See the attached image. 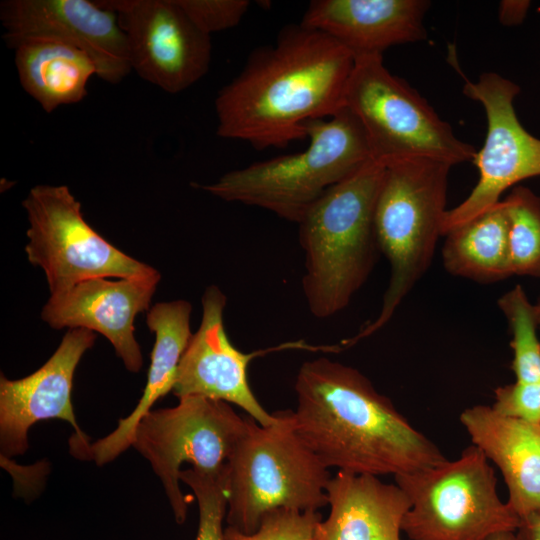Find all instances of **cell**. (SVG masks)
I'll list each match as a JSON object with an SVG mask.
<instances>
[{
	"label": "cell",
	"instance_id": "6da1fadb",
	"mask_svg": "<svg viewBox=\"0 0 540 540\" xmlns=\"http://www.w3.org/2000/svg\"><path fill=\"white\" fill-rule=\"evenodd\" d=\"M355 58L324 32L284 27L276 42L254 50L215 99L218 136L258 150L307 138L305 123L346 107Z\"/></svg>",
	"mask_w": 540,
	"mask_h": 540
},
{
	"label": "cell",
	"instance_id": "7a4b0ae2",
	"mask_svg": "<svg viewBox=\"0 0 540 540\" xmlns=\"http://www.w3.org/2000/svg\"><path fill=\"white\" fill-rule=\"evenodd\" d=\"M295 429L329 469L394 476L447 460L359 370L328 358L303 363Z\"/></svg>",
	"mask_w": 540,
	"mask_h": 540
},
{
	"label": "cell",
	"instance_id": "3957f363",
	"mask_svg": "<svg viewBox=\"0 0 540 540\" xmlns=\"http://www.w3.org/2000/svg\"><path fill=\"white\" fill-rule=\"evenodd\" d=\"M385 166L369 160L332 186L298 223L305 256L301 286L310 313L343 311L370 276L378 253L374 213Z\"/></svg>",
	"mask_w": 540,
	"mask_h": 540
},
{
	"label": "cell",
	"instance_id": "277c9868",
	"mask_svg": "<svg viewBox=\"0 0 540 540\" xmlns=\"http://www.w3.org/2000/svg\"><path fill=\"white\" fill-rule=\"evenodd\" d=\"M305 129L309 144L302 152L252 163L195 186L298 224L332 186L371 160L365 130L347 107L329 120L307 121Z\"/></svg>",
	"mask_w": 540,
	"mask_h": 540
},
{
	"label": "cell",
	"instance_id": "5b68a950",
	"mask_svg": "<svg viewBox=\"0 0 540 540\" xmlns=\"http://www.w3.org/2000/svg\"><path fill=\"white\" fill-rule=\"evenodd\" d=\"M451 167L423 157L385 166L374 226L390 266L389 282L377 317L342 345L351 346L382 329L430 266L442 236Z\"/></svg>",
	"mask_w": 540,
	"mask_h": 540
},
{
	"label": "cell",
	"instance_id": "8992f818",
	"mask_svg": "<svg viewBox=\"0 0 540 540\" xmlns=\"http://www.w3.org/2000/svg\"><path fill=\"white\" fill-rule=\"evenodd\" d=\"M262 426L246 416L247 428L227 462L228 526L252 534L276 509L318 511L328 504L329 469L298 435L293 411Z\"/></svg>",
	"mask_w": 540,
	"mask_h": 540
},
{
	"label": "cell",
	"instance_id": "52a82bcc",
	"mask_svg": "<svg viewBox=\"0 0 540 540\" xmlns=\"http://www.w3.org/2000/svg\"><path fill=\"white\" fill-rule=\"evenodd\" d=\"M394 478L410 501L402 522L410 540H489L520 524L498 494L490 461L474 445L455 460Z\"/></svg>",
	"mask_w": 540,
	"mask_h": 540
},
{
	"label": "cell",
	"instance_id": "ba28073f",
	"mask_svg": "<svg viewBox=\"0 0 540 540\" xmlns=\"http://www.w3.org/2000/svg\"><path fill=\"white\" fill-rule=\"evenodd\" d=\"M345 105L365 130L371 159L384 166L421 157L453 166L476 155L415 89L389 72L383 55L355 58Z\"/></svg>",
	"mask_w": 540,
	"mask_h": 540
},
{
	"label": "cell",
	"instance_id": "9c48e42d",
	"mask_svg": "<svg viewBox=\"0 0 540 540\" xmlns=\"http://www.w3.org/2000/svg\"><path fill=\"white\" fill-rule=\"evenodd\" d=\"M22 206L29 223L25 252L29 262L44 271L51 295L89 279L159 273L98 234L86 222L81 203L65 185H36Z\"/></svg>",
	"mask_w": 540,
	"mask_h": 540
},
{
	"label": "cell",
	"instance_id": "30bf717a",
	"mask_svg": "<svg viewBox=\"0 0 540 540\" xmlns=\"http://www.w3.org/2000/svg\"><path fill=\"white\" fill-rule=\"evenodd\" d=\"M246 428V417L229 403L202 396L181 397L175 407L150 410L140 419L132 446L159 477L178 524L186 520L190 503L179 485L181 465L221 471Z\"/></svg>",
	"mask_w": 540,
	"mask_h": 540
},
{
	"label": "cell",
	"instance_id": "8fae6325",
	"mask_svg": "<svg viewBox=\"0 0 540 540\" xmlns=\"http://www.w3.org/2000/svg\"><path fill=\"white\" fill-rule=\"evenodd\" d=\"M463 93L482 104L487 133L472 161L479 171L478 181L459 205L446 211L442 236L496 205L508 188L540 176V139L522 126L514 109L520 87L497 73L487 72L476 82L466 80Z\"/></svg>",
	"mask_w": 540,
	"mask_h": 540
},
{
	"label": "cell",
	"instance_id": "7c38bea8",
	"mask_svg": "<svg viewBox=\"0 0 540 540\" xmlns=\"http://www.w3.org/2000/svg\"><path fill=\"white\" fill-rule=\"evenodd\" d=\"M114 11L129 46L132 70L177 94L209 70L211 36L199 30L177 0H96Z\"/></svg>",
	"mask_w": 540,
	"mask_h": 540
},
{
	"label": "cell",
	"instance_id": "4fadbf2b",
	"mask_svg": "<svg viewBox=\"0 0 540 540\" xmlns=\"http://www.w3.org/2000/svg\"><path fill=\"white\" fill-rule=\"evenodd\" d=\"M96 333L84 328L69 329L53 355L37 371L18 379L0 377V447L5 456L22 455L28 449V431L38 421L61 419L75 434L70 451L79 459L91 460L88 436L75 418L71 401L73 376Z\"/></svg>",
	"mask_w": 540,
	"mask_h": 540
},
{
	"label": "cell",
	"instance_id": "5bb4252c",
	"mask_svg": "<svg viewBox=\"0 0 540 540\" xmlns=\"http://www.w3.org/2000/svg\"><path fill=\"white\" fill-rule=\"evenodd\" d=\"M4 40L50 37L88 54L97 77L119 84L132 70L128 41L117 14L96 0H5L0 4Z\"/></svg>",
	"mask_w": 540,
	"mask_h": 540
},
{
	"label": "cell",
	"instance_id": "9a60e30c",
	"mask_svg": "<svg viewBox=\"0 0 540 540\" xmlns=\"http://www.w3.org/2000/svg\"><path fill=\"white\" fill-rule=\"evenodd\" d=\"M202 318L181 358L173 393L178 397L202 396L232 403L242 408L262 426L277 422V413H268L251 390L247 377L250 361L259 355L283 348H308L303 342L244 353L233 346L224 328L227 298L216 285L202 296Z\"/></svg>",
	"mask_w": 540,
	"mask_h": 540
},
{
	"label": "cell",
	"instance_id": "2e32d148",
	"mask_svg": "<svg viewBox=\"0 0 540 540\" xmlns=\"http://www.w3.org/2000/svg\"><path fill=\"white\" fill-rule=\"evenodd\" d=\"M160 273L148 277L94 278L50 298L41 318L50 327L84 328L105 336L130 372L143 365L135 338L134 320L149 305L160 281Z\"/></svg>",
	"mask_w": 540,
	"mask_h": 540
},
{
	"label": "cell",
	"instance_id": "e0dca14e",
	"mask_svg": "<svg viewBox=\"0 0 540 540\" xmlns=\"http://www.w3.org/2000/svg\"><path fill=\"white\" fill-rule=\"evenodd\" d=\"M430 5L427 0H313L300 23L331 36L354 58L383 55L391 46L426 38Z\"/></svg>",
	"mask_w": 540,
	"mask_h": 540
},
{
	"label": "cell",
	"instance_id": "ac0fdd59",
	"mask_svg": "<svg viewBox=\"0 0 540 540\" xmlns=\"http://www.w3.org/2000/svg\"><path fill=\"white\" fill-rule=\"evenodd\" d=\"M472 445L500 470L508 505L522 519L540 512V424L475 405L460 414Z\"/></svg>",
	"mask_w": 540,
	"mask_h": 540
},
{
	"label": "cell",
	"instance_id": "d6986e66",
	"mask_svg": "<svg viewBox=\"0 0 540 540\" xmlns=\"http://www.w3.org/2000/svg\"><path fill=\"white\" fill-rule=\"evenodd\" d=\"M326 493L330 513L316 525L314 540H401L410 501L396 483L338 471Z\"/></svg>",
	"mask_w": 540,
	"mask_h": 540
},
{
	"label": "cell",
	"instance_id": "ffe728a7",
	"mask_svg": "<svg viewBox=\"0 0 540 540\" xmlns=\"http://www.w3.org/2000/svg\"><path fill=\"white\" fill-rule=\"evenodd\" d=\"M192 306L186 300L159 302L147 313L146 323L155 335L146 386L135 409L118 422L114 431L91 444L90 458L97 465L111 462L132 446L140 419L153 404L173 390L178 366L193 335Z\"/></svg>",
	"mask_w": 540,
	"mask_h": 540
},
{
	"label": "cell",
	"instance_id": "44dd1931",
	"mask_svg": "<svg viewBox=\"0 0 540 540\" xmlns=\"http://www.w3.org/2000/svg\"><path fill=\"white\" fill-rule=\"evenodd\" d=\"M15 51L21 86L46 113L82 101L97 67L76 46L50 37H26L6 42Z\"/></svg>",
	"mask_w": 540,
	"mask_h": 540
},
{
	"label": "cell",
	"instance_id": "7402d4cb",
	"mask_svg": "<svg viewBox=\"0 0 540 540\" xmlns=\"http://www.w3.org/2000/svg\"><path fill=\"white\" fill-rule=\"evenodd\" d=\"M509 220L503 200L445 236L443 264L452 275L480 283L512 276L508 243Z\"/></svg>",
	"mask_w": 540,
	"mask_h": 540
},
{
	"label": "cell",
	"instance_id": "603a6c76",
	"mask_svg": "<svg viewBox=\"0 0 540 540\" xmlns=\"http://www.w3.org/2000/svg\"><path fill=\"white\" fill-rule=\"evenodd\" d=\"M503 201L509 220L511 274L540 278V197L516 186Z\"/></svg>",
	"mask_w": 540,
	"mask_h": 540
},
{
	"label": "cell",
	"instance_id": "cb8c5ba5",
	"mask_svg": "<svg viewBox=\"0 0 540 540\" xmlns=\"http://www.w3.org/2000/svg\"><path fill=\"white\" fill-rule=\"evenodd\" d=\"M512 334V371L517 382H540V341L537 335L538 322L535 305L524 289L517 285L498 300Z\"/></svg>",
	"mask_w": 540,
	"mask_h": 540
},
{
	"label": "cell",
	"instance_id": "d4e9b609",
	"mask_svg": "<svg viewBox=\"0 0 540 540\" xmlns=\"http://www.w3.org/2000/svg\"><path fill=\"white\" fill-rule=\"evenodd\" d=\"M179 478L193 490L198 502L195 540H225L222 523L228 503V465L217 473H204L191 467L181 470Z\"/></svg>",
	"mask_w": 540,
	"mask_h": 540
},
{
	"label": "cell",
	"instance_id": "484cf974",
	"mask_svg": "<svg viewBox=\"0 0 540 540\" xmlns=\"http://www.w3.org/2000/svg\"><path fill=\"white\" fill-rule=\"evenodd\" d=\"M322 520L318 511L280 508L267 513L252 534H243L228 526L225 540H314L316 525Z\"/></svg>",
	"mask_w": 540,
	"mask_h": 540
},
{
	"label": "cell",
	"instance_id": "4316f807",
	"mask_svg": "<svg viewBox=\"0 0 540 540\" xmlns=\"http://www.w3.org/2000/svg\"><path fill=\"white\" fill-rule=\"evenodd\" d=\"M193 24L203 33L237 26L250 7L248 0H177Z\"/></svg>",
	"mask_w": 540,
	"mask_h": 540
},
{
	"label": "cell",
	"instance_id": "83f0119b",
	"mask_svg": "<svg viewBox=\"0 0 540 540\" xmlns=\"http://www.w3.org/2000/svg\"><path fill=\"white\" fill-rule=\"evenodd\" d=\"M493 409L507 417L540 424V382L498 387L494 392Z\"/></svg>",
	"mask_w": 540,
	"mask_h": 540
},
{
	"label": "cell",
	"instance_id": "f1b7e54d",
	"mask_svg": "<svg viewBox=\"0 0 540 540\" xmlns=\"http://www.w3.org/2000/svg\"><path fill=\"white\" fill-rule=\"evenodd\" d=\"M528 6L527 1H502L499 8L500 22L505 25L518 24L526 15Z\"/></svg>",
	"mask_w": 540,
	"mask_h": 540
},
{
	"label": "cell",
	"instance_id": "f546056e",
	"mask_svg": "<svg viewBox=\"0 0 540 540\" xmlns=\"http://www.w3.org/2000/svg\"><path fill=\"white\" fill-rule=\"evenodd\" d=\"M515 536L516 540H540V512L520 519Z\"/></svg>",
	"mask_w": 540,
	"mask_h": 540
},
{
	"label": "cell",
	"instance_id": "4dcf8cb0",
	"mask_svg": "<svg viewBox=\"0 0 540 540\" xmlns=\"http://www.w3.org/2000/svg\"><path fill=\"white\" fill-rule=\"evenodd\" d=\"M489 540H516L515 532H503L492 536Z\"/></svg>",
	"mask_w": 540,
	"mask_h": 540
},
{
	"label": "cell",
	"instance_id": "1f68e13d",
	"mask_svg": "<svg viewBox=\"0 0 540 540\" xmlns=\"http://www.w3.org/2000/svg\"><path fill=\"white\" fill-rule=\"evenodd\" d=\"M535 310H536V318H537V322H538V328L540 329V300L535 305Z\"/></svg>",
	"mask_w": 540,
	"mask_h": 540
}]
</instances>
